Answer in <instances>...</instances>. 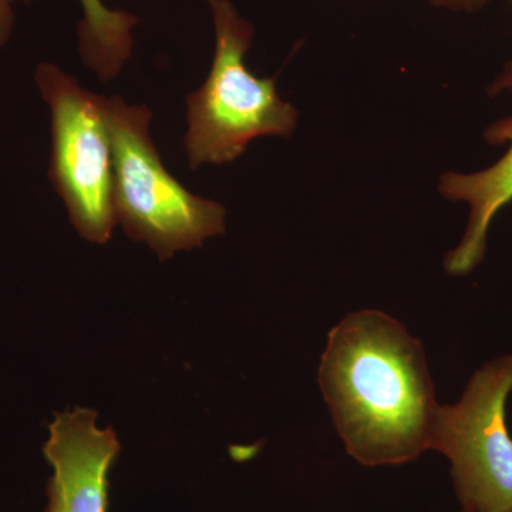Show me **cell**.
I'll return each mask as SVG.
<instances>
[{
	"instance_id": "1",
	"label": "cell",
	"mask_w": 512,
	"mask_h": 512,
	"mask_svg": "<svg viewBox=\"0 0 512 512\" xmlns=\"http://www.w3.org/2000/svg\"><path fill=\"white\" fill-rule=\"evenodd\" d=\"M318 382L360 466H402L430 450L436 389L423 345L399 320L376 309L346 315L329 332Z\"/></svg>"
},
{
	"instance_id": "2",
	"label": "cell",
	"mask_w": 512,
	"mask_h": 512,
	"mask_svg": "<svg viewBox=\"0 0 512 512\" xmlns=\"http://www.w3.org/2000/svg\"><path fill=\"white\" fill-rule=\"evenodd\" d=\"M205 2L214 22L215 52L207 80L187 97L184 146L192 170L237 160L255 138L291 137L299 116L276 92L275 79L249 72L251 23L231 0Z\"/></svg>"
},
{
	"instance_id": "3",
	"label": "cell",
	"mask_w": 512,
	"mask_h": 512,
	"mask_svg": "<svg viewBox=\"0 0 512 512\" xmlns=\"http://www.w3.org/2000/svg\"><path fill=\"white\" fill-rule=\"evenodd\" d=\"M114 167V208L127 237L144 242L160 261L201 247L225 232L220 202L188 191L165 168L150 136L153 113L121 97L104 99Z\"/></svg>"
},
{
	"instance_id": "4",
	"label": "cell",
	"mask_w": 512,
	"mask_h": 512,
	"mask_svg": "<svg viewBox=\"0 0 512 512\" xmlns=\"http://www.w3.org/2000/svg\"><path fill=\"white\" fill-rule=\"evenodd\" d=\"M35 83L52 117L50 181L82 238L106 244L117 225L106 97L52 63L36 67Z\"/></svg>"
},
{
	"instance_id": "5",
	"label": "cell",
	"mask_w": 512,
	"mask_h": 512,
	"mask_svg": "<svg viewBox=\"0 0 512 512\" xmlns=\"http://www.w3.org/2000/svg\"><path fill=\"white\" fill-rule=\"evenodd\" d=\"M511 394L512 353H507L481 366L457 403L439 404L430 450L450 461L461 511L512 512Z\"/></svg>"
},
{
	"instance_id": "6",
	"label": "cell",
	"mask_w": 512,
	"mask_h": 512,
	"mask_svg": "<svg viewBox=\"0 0 512 512\" xmlns=\"http://www.w3.org/2000/svg\"><path fill=\"white\" fill-rule=\"evenodd\" d=\"M92 409L55 414L43 454L53 468L45 512H107L109 473L121 446L111 427L97 426Z\"/></svg>"
},
{
	"instance_id": "7",
	"label": "cell",
	"mask_w": 512,
	"mask_h": 512,
	"mask_svg": "<svg viewBox=\"0 0 512 512\" xmlns=\"http://www.w3.org/2000/svg\"><path fill=\"white\" fill-rule=\"evenodd\" d=\"M484 137L493 146L510 143L507 154L487 170L471 174L448 171L440 180L443 197L470 205L466 232L444 261L447 274L454 276L470 274L483 262L488 228L497 212L512 200V117L491 124Z\"/></svg>"
},
{
	"instance_id": "8",
	"label": "cell",
	"mask_w": 512,
	"mask_h": 512,
	"mask_svg": "<svg viewBox=\"0 0 512 512\" xmlns=\"http://www.w3.org/2000/svg\"><path fill=\"white\" fill-rule=\"evenodd\" d=\"M13 0H0V46L8 42L13 29ZM83 19L77 26L79 52L84 64L101 82L119 76L133 52V29L137 18L126 10H113L103 0H79Z\"/></svg>"
},
{
	"instance_id": "9",
	"label": "cell",
	"mask_w": 512,
	"mask_h": 512,
	"mask_svg": "<svg viewBox=\"0 0 512 512\" xmlns=\"http://www.w3.org/2000/svg\"><path fill=\"white\" fill-rule=\"evenodd\" d=\"M436 8L457 10V12H474L483 8L488 0H429Z\"/></svg>"
},
{
	"instance_id": "10",
	"label": "cell",
	"mask_w": 512,
	"mask_h": 512,
	"mask_svg": "<svg viewBox=\"0 0 512 512\" xmlns=\"http://www.w3.org/2000/svg\"><path fill=\"white\" fill-rule=\"evenodd\" d=\"M505 92H512V60L504 67L503 72L498 74L493 84L488 87L490 96H497V94Z\"/></svg>"
},
{
	"instance_id": "11",
	"label": "cell",
	"mask_w": 512,
	"mask_h": 512,
	"mask_svg": "<svg viewBox=\"0 0 512 512\" xmlns=\"http://www.w3.org/2000/svg\"><path fill=\"white\" fill-rule=\"evenodd\" d=\"M460 512H466V511H461V510H460Z\"/></svg>"
},
{
	"instance_id": "12",
	"label": "cell",
	"mask_w": 512,
	"mask_h": 512,
	"mask_svg": "<svg viewBox=\"0 0 512 512\" xmlns=\"http://www.w3.org/2000/svg\"><path fill=\"white\" fill-rule=\"evenodd\" d=\"M511 2H512V0H511Z\"/></svg>"
}]
</instances>
